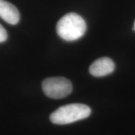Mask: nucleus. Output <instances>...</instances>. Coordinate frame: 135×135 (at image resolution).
I'll list each match as a JSON object with an SVG mask.
<instances>
[{
    "mask_svg": "<svg viewBox=\"0 0 135 135\" xmlns=\"http://www.w3.org/2000/svg\"><path fill=\"white\" fill-rule=\"evenodd\" d=\"M86 28L83 18L75 13H68L63 16L56 24L58 35L67 41H74L82 38Z\"/></svg>",
    "mask_w": 135,
    "mask_h": 135,
    "instance_id": "obj_1",
    "label": "nucleus"
},
{
    "mask_svg": "<svg viewBox=\"0 0 135 135\" xmlns=\"http://www.w3.org/2000/svg\"><path fill=\"white\" fill-rule=\"evenodd\" d=\"M91 114L89 107L83 104H70L60 107L50 116V119L56 125H68L86 119Z\"/></svg>",
    "mask_w": 135,
    "mask_h": 135,
    "instance_id": "obj_2",
    "label": "nucleus"
},
{
    "mask_svg": "<svg viewBox=\"0 0 135 135\" xmlns=\"http://www.w3.org/2000/svg\"><path fill=\"white\" fill-rule=\"evenodd\" d=\"M44 93L49 98L59 99L67 97L72 92V84L65 77H49L42 82Z\"/></svg>",
    "mask_w": 135,
    "mask_h": 135,
    "instance_id": "obj_3",
    "label": "nucleus"
},
{
    "mask_svg": "<svg viewBox=\"0 0 135 135\" xmlns=\"http://www.w3.org/2000/svg\"><path fill=\"white\" fill-rule=\"evenodd\" d=\"M114 62L108 57H102L93 62L89 67V73L96 77H104L113 72Z\"/></svg>",
    "mask_w": 135,
    "mask_h": 135,
    "instance_id": "obj_4",
    "label": "nucleus"
},
{
    "mask_svg": "<svg viewBox=\"0 0 135 135\" xmlns=\"http://www.w3.org/2000/svg\"><path fill=\"white\" fill-rule=\"evenodd\" d=\"M0 17L11 25H16L20 21V12L15 5L5 0H0Z\"/></svg>",
    "mask_w": 135,
    "mask_h": 135,
    "instance_id": "obj_5",
    "label": "nucleus"
},
{
    "mask_svg": "<svg viewBox=\"0 0 135 135\" xmlns=\"http://www.w3.org/2000/svg\"><path fill=\"white\" fill-rule=\"evenodd\" d=\"M8 38V33L5 28L0 24V43L5 41Z\"/></svg>",
    "mask_w": 135,
    "mask_h": 135,
    "instance_id": "obj_6",
    "label": "nucleus"
},
{
    "mask_svg": "<svg viewBox=\"0 0 135 135\" xmlns=\"http://www.w3.org/2000/svg\"><path fill=\"white\" fill-rule=\"evenodd\" d=\"M133 29L135 31V22H134V27H133Z\"/></svg>",
    "mask_w": 135,
    "mask_h": 135,
    "instance_id": "obj_7",
    "label": "nucleus"
}]
</instances>
